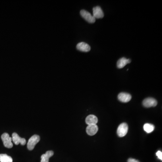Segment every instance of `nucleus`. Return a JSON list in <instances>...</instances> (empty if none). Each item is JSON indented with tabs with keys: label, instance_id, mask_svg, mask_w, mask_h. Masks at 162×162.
<instances>
[{
	"label": "nucleus",
	"instance_id": "6e6552de",
	"mask_svg": "<svg viewBox=\"0 0 162 162\" xmlns=\"http://www.w3.org/2000/svg\"><path fill=\"white\" fill-rule=\"evenodd\" d=\"M118 99L123 103H127L129 101L132 99V95L129 93L121 92L119 94Z\"/></svg>",
	"mask_w": 162,
	"mask_h": 162
},
{
	"label": "nucleus",
	"instance_id": "2eb2a0df",
	"mask_svg": "<svg viewBox=\"0 0 162 162\" xmlns=\"http://www.w3.org/2000/svg\"><path fill=\"white\" fill-rule=\"evenodd\" d=\"M144 131L147 133H151L155 129V126L153 124L146 123L143 126Z\"/></svg>",
	"mask_w": 162,
	"mask_h": 162
},
{
	"label": "nucleus",
	"instance_id": "f3484780",
	"mask_svg": "<svg viewBox=\"0 0 162 162\" xmlns=\"http://www.w3.org/2000/svg\"><path fill=\"white\" fill-rule=\"evenodd\" d=\"M128 162H140L138 160L135 159H132V158H130L128 159Z\"/></svg>",
	"mask_w": 162,
	"mask_h": 162
},
{
	"label": "nucleus",
	"instance_id": "20e7f679",
	"mask_svg": "<svg viewBox=\"0 0 162 162\" xmlns=\"http://www.w3.org/2000/svg\"><path fill=\"white\" fill-rule=\"evenodd\" d=\"M80 14L82 16V17L84 18L85 20L88 23L92 24L95 22V18L93 17V15H92L91 13L85 10H81L80 11Z\"/></svg>",
	"mask_w": 162,
	"mask_h": 162
},
{
	"label": "nucleus",
	"instance_id": "f03ea898",
	"mask_svg": "<svg viewBox=\"0 0 162 162\" xmlns=\"http://www.w3.org/2000/svg\"><path fill=\"white\" fill-rule=\"evenodd\" d=\"M1 139L3 142L4 146L7 148L13 147V144L12 143V138L10 137V135L7 133H4L1 135Z\"/></svg>",
	"mask_w": 162,
	"mask_h": 162
},
{
	"label": "nucleus",
	"instance_id": "0eeeda50",
	"mask_svg": "<svg viewBox=\"0 0 162 162\" xmlns=\"http://www.w3.org/2000/svg\"><path fill=\"white\" fill-rule=\"evenodd\" d=\"M104 14L101 8L99 6L95 7L93 9V16L95 18H102Z\"/></svg>",
	"mask_w": 162,
	"mask_h": 162
},
{
	"label": "nucleus",
	"instance_id": "dca6fc26",
	"mask_svg": "<svg viewBox=\"0 0 162 162\" xmlns=\"http://www.w3.org/2000/svg\"><path fill=\"white\" fill-rule=\"evenodd\" d=\"M156 155L158 156V158H159L160 160H162V152L160 150H159V151H157V152L156 153Z\"/></svg>",
	"mask_w": 162,
	"mask_h": 162
},
{
	"label": "nucleus",
	"instance_id": "9d476101",
	"mask_svg": "<svg viewBox=\"0 0 162 162\" xmlns=\"http://www.w3.org/2000/svg\"><path fill=\"white\" fill-rule=\"evenodd\" d=\"M98 131V127L95 125H89L86 127V133L89 136H93L95 135Z\"/></svg>",
	"mask_w": 162,
	"mask_h": 162
},
{
	"label": "nucleus",
	"instance_id": "9b49d317",
	"mask_svg": "<svg viewBox=\"0 0 162 162\" xmlns=\"http://www.w3.org/2000/svg\"><path fill=\"white\" fill-rule=\"evenodd\" d=\"M98 119L94 115H89L86 119V122L88 125H95L98 122Z\"/></svg>",
	"mask_w": 162,
	"mask_h": 162
},
{
	"label": "nucleus",
	"instance_id": "f8f14e48",
	"mask_svg": "<svg viewBox=\"0 0 162 162\" xmlns=\"http://www.w3.org/2000/svg\"><path fill=\"white\" fill-rule=\"evenodd\" d=\"M130 59H126V58L122 57L117 62V66L119 68H123L127 64L131 63Z\"/></svg>",
	"mask_w": 162,
	"mask_h": 162
},
{
	"label": "nucleus",
	"instance_id": "39448f33",
	"mask_svg": "<svg viewBox=\"0 0 162 162\" xmlns=\"http://www.w3.org/2000/svg\"><path fill=\"white\" fill-rule=\"evenodd\" d=\"M12 140L13 142L14 143V144L16 145L21 144V145L22 146H24L26 144V139L24 138L20 137L18 134L15 132H14L12 134Z\"/></svg>",
	"mask_w": 162,
	"mask_h": 162
},
{
	"label": "nucleus",
	"instance_id": "ddd939ff",
	"mask_svg": "<svg viewBox=\"0 0 162 162\" xmlns=\"http://www.w3.org/2000/svg\"><path fill=\"white\" fill-rule=\"evenodd\" d=\"M54 155V152L52 150L47 151L45 154L41 156V162H49V159Z\"/></svg>",
	"mask_w": 162,
	"mask_h": 162
},
{
	"label": "nucleus",
	"instance_id": "4468645a",
	"mask_svg": "<svg viewBox=\"0 0 162 162\" xmlns=\"http://www.w3.org/2000/svg\"><path fill=\"white\" fill-rule=\"evenodd\" d=\"M0 162H13V159L7 154H0Z\"/></svg>",
	"mask_w": 162,
	"mask_h": 162
},
{
	"label": "nucleus",
	"instance_id": "f257e3e1",
	"mask_svg": "<svg viewBox=\"0 0 162 162\" xmlns=\"http://www.w3.org/2000/svg\"><path fill=\"white\" fill-rule=\"evenodd\" d=\"M40 137L38 135H34L30 138L27 143V147L29 150L34 149L35 146L40 141Z\"/></svg>",
	"mask_w": 162,
	"mask_h": 162
},
{
	"label": "nucleus",
	"instance_id": "7ed1b4c3",
	"mask_svg": "<svg viewBox=\"0 0 162 162\" xmlns=\"http://www.w3.org/2000/svg\"><path fill=\"white\" fill-rule=\"evenodd\" d=\"M128 126L126 123H122L119 125L117 129V134L120 137H123L128 133Z\"/></svg>",
	"mask_w": 162,
	"mask_h": 162
},
{
	"label": "nucleus",
	"instance_id": "1a4fd4ad",
	"mask_svg": "<svg viewBox=\"0 0 162 162\" xmlns=\"http://www.w3.org/2000/svg\"><path fill=\"white\" fill-rule=\"evenodd\" d=\"M77 50H79L82 52H88L91 50V47L87 43L84 42H81L77 44Z\"/></svg>",
	"mask_w": 162,
	"mask_h": 162
},
{
	"label": "nucleus",
	"instance_id": "423d86ee",
	"mask_svg": "<svg viewBox=\"0 0 162 162\" xmlns=\"http://www.w3.org/2000/svg\"><path fill=\"white\" fill-rule=\"evenodd\" d=\"M157 105V101L153 98H147L145 99L143 101V105L146 108L151 107H155Z\"/></svg>",
	"mask_w": 162,
	"mask_h": 162
}]
</instances>
